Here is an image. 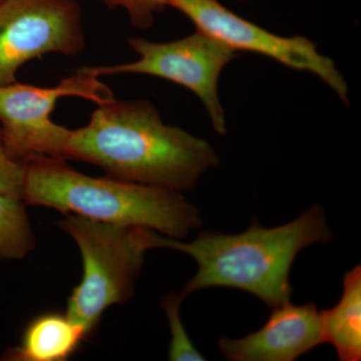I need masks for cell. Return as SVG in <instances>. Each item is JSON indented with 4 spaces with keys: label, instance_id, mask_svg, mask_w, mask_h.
Segmentation results:
<instances>
[{
    "label": "cell",
    "instance_id": "5b68a950",
    "mask_svg": "<svg viewBox=\"0 0 361 361\" xmlns=\"http://www.w3.org/2000/svg\"><path fill=\"white\" fill-rule=\"evenodd\" d=\"M66 97H82L97 106L114 99L110 87L82 68L54 87L0 85V127L14 160L23 164L33 156L63 159L71 130L54 123L51 115L59 99Z\"/></svg>",
    "mask_w": 361,
    "mask_h": 361
},
{
    "label": "cell",
    "instance_id": "ba28073f",
    "mask_svg": "<svg viewBox=\"0 0 361 361\" xmlns=\"http://www.w3.org/2000/svg\"><path fill=\"white\" fill-rule=\"evenodd\" d=\"M193 21L197 30L222 42L234 51H250L274 59L293 70L310 71L322 78L349 104L348 87L331 59L323 56L314 42L303 37H284L240 18L218 0H167Z\"/></svg>",
    "mask_w": 361,
    "mask_h": 361
},
{
    "label": "cell",
    "instance_id": "2e32d148",
    "mask_svg": "<svg viewBox=\"0 0 361 361\" xmlns=\"http://www.w3.org/2000/svg\"><path fill=\"white\" fill-rule=\"evenodd\" d=\"M0 1H1V0H0Z\"/></svg>",
    "mask_w": 361,
    "mask_h": 361
},
{
    "label": "cell",
    "instance_id": "52a82bcc",
    "mask_svg": "<svg viewBox=\"0 0 361 361\" xmlns=\"http://www.w3.org/2000/svg\"><path fill=\"white\" fill-rule=\"evenodd\" d=\"M85 45L78 0L0 1V85L16 82L18 71L32 59L75 56Z\"/></svg>",
    "mask_w": 361,
    "mask_h": 361
},
{
    "label": "cell",
    "instance_id": "8992f818",
    "mask_svg": "<svg viewBox=\"0 0 361 361\" xmlns=\"http://www.w3.org/2000/svg\"><path fill=\"white\" fill-rule=\"evenodd\" d=\"M128 42L139 56L137 61L82 68L99 78L127 73L146 75L183 85L201 99L215 132L226 134L218 82L225 66L236 58V51L200 30L174 42H154L132 37Z\"/></svg>",
    "mask_w": 361,
    "mask_h": 361
},
{
    "label": "cell",
    "instance_id": "3957f363",
    "mask_svg": "<svg viewBox=\"0 0 361 361\" xmlns=\"http://www.w3.org/2000/svg\"><path fill=\"white\" fill-rule=\"evenodd\" d=\"M26 205L44 206L110 224L146 228L183 239L200 227L197 207L180 192L82 174L66 160L33 156L23 163Z\"/></svg>",
    "mask_w": 361,
    "mask_h": 361
},
{
    "label": "cell",
    "instance_id": "9a60e30c",
    "mask_svg": "<svg viewBox=\"0 0 361 361\" xmlns=\"http://www.w3.org/2000/svg\"><path fill=\"white\" fill-rule=\"evenodd\" d=\"M25 165L9 155L0 127V192L23 198Z\"/></svg>",
    "mask_w": 361,
    "mask_h": 361
},
{
    "label": "cell",
    "instance_id": "8fae6325",
    "mask_svg": "<svg viewBox=\"0 0 361 361\" xmlns=\"http://www.w3.org/2000/svg\"><path fill=\"white\" fill-rule=\"evenodd\" d=\"M323 342L336 348L341 361L361 360V267L355 266L343 277L341 300L319 311Z\"/></svg>",
    "mask_w": 361,
    "mask_h": 361
},
{
    "label": "cell",
    "instance_id": "4fadbf2b",
    "mask_svg": "<svg viewBox=\"0 0 361 361\" xmlns=\"http://www.w3.org/2000/svg\"><path fill=\"white\" fill-rule=\"evenodd\" d=\"M184 296L180 293H170L161 301L164 311L167 315L171 330L169 346V360L173 361H203L204 355L198 350L188 336L180 318V306Z\"/></svg>",
    "mask_w": 361,
    "mask_h": 361
},
{
    "label": "cell",
    "instance_id": "7a4b0ae2",
    "mask_svg": "<svg viewBox=\"0 0 361 361\" xmlns=\"http://www.w3.org/2000/svg\"><path fill=\"white\" fill-rule=\"evenodd\" d=\"M332 238L322 207L313 206L287 224L265 228L254 221L236 235L204 231L191 242L152 233L154 248L183 252L198 270L180 294L186 297L210 287L239 289L274 308L289 302V275L299 252Z\"/></svg>",
    "mask_w": 361,
    "mask_h": 361
},
{
    "label": "cell",
    "instance_id": "6da1fadb",
    "mask_svg": "<svg viewBox=\"0 0 361 361\" xmlns=\"http://www.w3.org/2000/svg\"><path fill=\"white\" fill-rule=\"evenodd\" d=\"M63 159L92 164L115 179L180 193L219 165L206 140L166 125L153 104L115 97L99 104L85 127L71 130Z\"/></svg>",
    "mask_w": 361,
    "mask_h": 361
},
{
    "label": "cell",
    "instance_id": "9c48e42d",
    "mask_svg": "<svg viewBox=\"0 0 361 361\" xmlns=\"http://www.w3.org/2000/svg\"><path fill=\"white\" fill-rule=\"evenodd\" d=\"M323 342L315 303L290 301L273 308L265 324L242 338L223 337L220 351L232 361H294Z\"/></svg>",
    "mask_w": 361,
    "mask_h": 361
},
{
    "label": "cell",
    "instance_id": "277c9868",
    "mask_svg": "<svg viewBox=\"0 0 361 361\" xmlns=\"http://www.w3.org/2000/svg\"><path fill=\"white\" fill-rule=\"evenodd\" d=\"M61 229L75 240L82 260L80 283L68 297L66 314L82 327L87 338L104 311L130 300L147 251L153 249L146 228L110 224L66 214Z\"/></svg>",
    "mask_w": 361,
    "mask_h": 361
},
{
    "label": "cell",
    "instance_id": "30bf717a",
    "mask_svg": "<svg viewBox=\"0 0 361 361\" xmlns=\"http://www.w3.org/2000/svg\"><path fill=\"white\" fill-rule=\"evenodd\" d=\"M87 339L82 327L66 314L42 313L28 323L20 345L7 349L6 361H66Z\"/></svg>",
    "mask_w": 361,
    "mask_h": 361
},
{
    "label": "cell",
    "instance_id": "7c38bea8",
    "mask_svg": "<svg viewBox=\"0 0 361 361\" xmlns=\"http://www.w3.org/2000/svg\"><path fill=\"white\" fill-rule=\"evenodd\" d=\"M23 198L0 192V260H21L35 238Z\"/></svg>",
    "mask_w": 361,
    "mask_h": 361
},
{
    "label": "cell",
    "instance_id": "5bb4252c",
    "mask_svg": "<svg viewBox=\"0 0 361 361\" xmlns=\"http://www.w3.org/2000/svg\"><path fill=\"white\" fill-rule=\"evenodd\" d=\"M110 8H123L130 23L137 28L148 30L155 21L157 13L167 7V0H101Z\"/></svg>",
    "mask_w": 361,
    "mask_h": 361
}]
</instances>
